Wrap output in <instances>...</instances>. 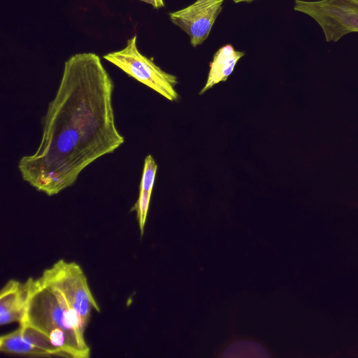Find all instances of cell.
I'll return each mask as SVG.
<instances>
[{
	"instance_id": "obj_1",
	"label": "cell",
	"mask_w": 358,
	"mask_h": 358,
	"mask_svg": "<svg viewBox=\"0 0 358 358\" xmlns=\"http://www.w3.org/2000/svg\"><path fill=\"white\" fill-rule=\"evenodd\" d=\"M113 81L94 53L67 59L54 98L42 118L36 151L17 163L22 180L51 196L73 185L80 173L124 142L115 120Z\"/></svg>"
},
{
	"instance_id": "obj_2",
	"label": "cell",
	"mask_w": 358,
	"mask_h": 358,
	"mask_svg": "<svg viewBox=\"0 0 358 358\" xmlns=\"http://www.w3.org/2000/svg\"><path fill=\"white\" fill-rule=\"evenodd\" d=\"M26 281L29 297L24 317L19 324L31 327L46 336L53 330L63 329L86 342L84 336L86 327L62 294L39 278H29Z\"/></svg>"
},
{
	"instance_id": "obj_3",
	"label": "cell",
	"mask_w": 358,
	"mask_h": 358,
	"mask_svg": "<svg viewBox=\"0 0 358 358\" xmlns=\"http://www.w3.org/2000/svg\"><path fill=\"white\" fill-rule=\"evenodd\" d=\"M39 278L62 294L68 305L80 315L85 327L92 311L100 312V307L90 289L87 277L77 263L59 259L44 270Z\"/></svg>"
},
{
	"instance_id": "obj_4",
	"label": "cell",
	"mask_w": 358,
	"mask_h": 358,
	"mask_svg": "<svg viewBox=\"0 0 358 358\" xmlns=\"http://www.w3.org/2000/svg\"><path fill=\"white\" fill-rule=\"evenodd\" d=\"M136 39L134 35L127 40L123 49L109 52L103 55V58L166 99L177 100L178 94L175 89L177 77L165 72L152 59L141 54L137 48Z\"/></svg>"
},
{
	"instance_id": "obj_5",
	"label": "cell",
	"mask_w": 358,
	"mask_h": 358,
	"mask_svg": "<svg viewBox=\"0 0 358 358\" xmlns=\"http://www.w3.org/2000/svg\"><path fill=\"white\" fill-rule=\"evenodd\" d=\"M294 10L313 18L327 42H337L358 32V0H295Z\"/></svg>"
},
{
	"instance_id": "obj_6",
	"label": "cell",
	"mask_w": 358,
	"mask_h": 358,
	"mask_svg": "<svg viewBox=\"0 0 358 358\" xmlns=\"http://www.w3.org/2000/svg\"><path fill=\"white\" fill-rule=\"evenodd\" d=\"M224 0H196L192 4L169 13L171 21L185 31L193 47L201 45L208 36L222 11Z\"/></svg>"
},
{
	"instance_id": "obj_7",
	"label": "cell",
	"mask_w": 358,
	"mask_h": 358,
	"mask_svg": "<svg viewBox=\"0 0 358 358\" xmlns=\"http://www.w3.org/2000/svg\"><path fill=\"white\" fill-rule=\"evenodd\" d=\"M29 297L27 281L8 280L0 293V324L20 322L23 318Z\"/></svg>"
},
{
	"instance_id": "obj_8",
	"label": "cell",
	"mask_w": 358,
	"mask_h": 358,
	"mask_svg": "<svg viewBox=\"0 0 358 358\" xmlns=\"http://www.w3.org/2000/svg\"><path fill=\"white\" fill-rule=\"evenodd\" d=\"M245 55L243 52L236 51L231 44L220 48L213 55L209 64L207 81L200 91L203 94L220 82H224L231 74L238 61Z\"/></svg>"
},
{
	"instance_id": "obj_9",
	"label": "cell",
	"mask_w": 358,
	"mask_h": 358,
	"mask_svg": "<svg viewBox=\"0 0 358 358\" xmlns=\"http://www.w3.org/2000/svg\"><path fill=\"white\" fill-rule=\"evenodd\" d=\"M0 350L3 353L10 355L51 357V355L47 351L29 342L23 336L20 327L1 336Z\"/></svg>"
},
{
	"instance_id": "obj_10",
	"label": "cell",
	"mask_w": 358,
	"mask_h": 358,
	"mask_svg": "<svg viewBox=\"0 0 358 358\" xmlns=\"http://www.w3.org/2000/svg\"><path fill=\"white\" fill-rule=\"evenodd\" d=\"M157 170V165L154 158L151 155H148L144 160L139 190L152 192Z\"/></svg>"
},
{
	"instance_id": "obj_11",
	"label": "cell",
	"mask_w": 358,
	"mask_h": 358,
	"mask_svg": "<svg viewBox=\"0 0 358 358\" xmlns=\"http://www.w3.org/2000/svg\"><path fill=\"white\" fill-rule=\"evenodd\" d=\"M152 192L139 190L138 199L134 206L136 211L141 235H143Z\"/></svg>"
},
{
	"instance_id": "obj_12",
	"label": "cell",
	"mask_w": 358,
	"mask_h": 358,
	"mask_svg": "<svg viewBox=\"0 0 358 358\" xmlns=\"http://www.w3.org/2000/svg\"><path fill=\"white\" fill-rule=\"evenodd\" d=\"M150 4L154 8H160L165 6L164 0H140Z\"/></svg>"
},
{
	"instance_id": "obj_13",
	"label": "cell",
	"mask_w": 358,
	"mask_h": 358,
	"mask_svg": "<svg viewBox=\"0 0 358 358\" xmlns=\"http://www.w3.org/2000/svg\"><path fill=\"white\" fill-rule=\"evenodd\" d=\"M232 1L234 3H243V2L250 3V2L254 1L255 0H232Z\"/></svg>"
}]
</instances>
